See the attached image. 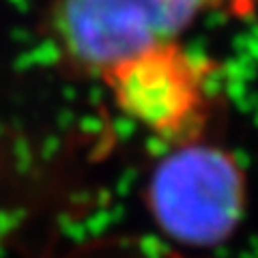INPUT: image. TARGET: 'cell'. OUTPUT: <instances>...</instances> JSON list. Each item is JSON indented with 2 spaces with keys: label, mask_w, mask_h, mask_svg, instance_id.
I'll use <instances>...</instances> for the list:
<instances>
[{
  "label": "cell",
  "mask_w": 258,
  "mask_h": 258,
  "mask_svg": "<svg viewBox=\"0 0 258 258\" xmlns=\"http://www.w3.org/2000/svg\"><path fill=\"white\" fill-rule=\"evenodd\" d=\"M144 203L155 226L176 243L220 245L243 220V166L235 153L203 138L172 144L153 166Z\"/></svg>",
  "instance_id": "obj_2"
},
{
  "label": "cell",
  "mask_w": 258,
  "mask_h": 258,
  "mask_svg": "<svg viewBox=\"0 0 258 258\" xmlns=\"http://www.w3.org/2000/svg\"><path fill=\"white\" fill-rule=\"evenodd\" d=\"M220 67L183 41L159 45L125 60L101 78L116 108L153 136L198 140L213 114Z\"/></svg>",
  "instance_id": "obj_3"
},
{
  "label": "cell",
  "mask_w": 258,
  "mask_h": 258,
  "mask_svg": "<svg viewBox=\"0 0 258 258\" xmlns=\"http://www.w3.org/2000/svg\"><path fill=\"white\" fill-rule=\"evenodd\" d=\"M254 9L256 0H56L47 32L71 71L101 80L134 56L181 41L207 15Z\"/></svg>",
  "instance_id": "obj_1"
}]
</instances>
